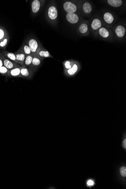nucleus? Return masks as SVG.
Wrapping results in <instances>:
<instances>
[{
  "label": "nucleus",
  "mask_w": 126,
  "mask_h": 189,
  "mask_svg": "<svg viewBox=\"0 0 126 189\" xmlns=\"http://www.w3.org/2000/svg\"><path fill=\"white\" fill-rule=\"evenodd\" d=\"M80 65L78 62L75 61L74 65L70 69L64 70L65 74L69 77H73L78 72L80 69Z\"/></svg>",
  "instance_id": "1"
},
{
  "label": "nucleus",
  "mask_w": 126,
  "mask_h": 189,
  "mask_svg": "<svg viewBox=\"0 0 126 189\" xmlns=\"http://www.w3.org/2000/svg\"><path fill=\"white\" fill-rule=\"evenodd\" d=\"M63 7L64 10L68 13H75L77 10L76 5L69 1L65 2L63 4Z\"/></svg>",
  "instance_id": "2"
},
{
  "label": "nucleus",
  "mask_w": 126,
  "mask_h": 189,
  "mask_svg": "<svg viewBox=\"0 0 126 189\" xmlns=\"http://www.w3.org/2000/svg\"><path fill=\"white\" fill-rule=\"evenodd\" d=\"M2 56L4 60V67H6L8 70H10L12 69L20 67L19 63L7 59V58L4 57L2 55Z\"/></svg>",
  "instance_id": "3"
},
{
  "label": "nucleus",
  "mask_w": 126,
  "mask_h": 189,
  "mask_svg": "<svg viewBox=\"0 0 126 189\" xmlns=\"http://www.w3.org/2000/svg\"><path fill=\"white\" fill-rule=\"evenodd\" d=\"M20 75L23 78L30 79L33 76V71L31 69L23 66L21 67Z\"/></svg>",
  "instance_id": "4"
},
{
  "label": "nucleus",
  "mask_w": 126,
  "mask_h": 189,
  "mask_svg": "<svg viewBox=\"0 0 126 189\" xmlns=\"http://www.w3.org/2000/svg\"><path fill=\"white\" fill-rule=\"evenodd\" d=\"M35 56L42 60L45 58L53 57L48 51L42 48L37 49Z\"/></svg>",
  "instance_id": "5"
},
{
  "label": "nucleus",
  "mask_w": 126,
  "mask_h": 189,
  "mask_svg": "<svg viewBox=\"0 0 126 189\" xmlns=\"http://www.w3.org/2000/svg\"><path fill=\"white\" fill-rule=\"evenodd\" d=\"M42 60V59H40L39 58L37 57L36 56H34V57L33 58L31 65L29 67L32 70L33 72L36 71L37 69L41 65Z\"/></svg>",
  "instance_id": "6"
},
{
  "label": "nucleus",
  "mask_w": 126,
  "mask_h": 189,
  "mask_svg": "<svg viewBox=\"0 0 126 189\" xmlns=\"http://www.w3.org/2000/svg\"><path fill=\"white\" fill-rule=\"evenodd\" d=\"M66 20L71 24H76L79 20L78 15L75 13H68L66 15Z\"/></svg>",
  "instance_id": "7"
},
{
  "label": "nucleus",
  "mask_w": 126,
  "mask_h": 189,
  "mask_svg": "<svg viewBox=\"0 0 126 189\" xmlns=\"http://www.w3.org/2000/svg\"><path fill=\"white\" fill-rule=\"evenodd\" d=\"M103 19L105 23L109 25L113 24L114 20V16L109 12H106L104 14Z\"/></svg>",
  "instance_id": "8"
},
{
  "label": "nucleus",
  "mask_w": 126,
  "mask_h": 189,
  "mask_svg": "<svg viewBox=\"0 0 126 189\" xmlns=\"http://www.w3.org/2000/svg\"><path fill=\"white\" fill-rule=\"evenodd\" d=\"M29 47L31 49V54L34 56H35L36 52L38 48V44L36 40L31 39L29 41Z\"/></svg>",
  "instance_id": "9"
},
{
  "label": "nucleus",
  "mask_w": 126,
  "mask_h": 189,
  "mask_svg": "<svg viewBox=\"0 0 126 189\" xmlns=\"http://www.w3.org/2000/svg\"><path fill=\"white\" fill-rule=\"evenodd\" d=\"M115 32L116 35L119 38H122L125 35L126 29L124 26L119 25L116 27Z\"/></svg>",
  "instance_id": "10"
},
{
  "label": "nucleus",
  "mask_w": 126,
  "mask_h": 189,
  "mask_svg": "<svg viewBox=\"0 0 126 189\" xmlns=\"http://www.w3.org/2000/svg\"><path fill=\"white\" fill-rule=\"evenodd\" d=\"M102 23L100 19L99 18H95L93 19L91 23V28L94 31H97L102 27Z\"/></svg>",
  "instance_id": "11"
},
{
  "label": "nucleus",
  "mask_w": 126,
  "mask_h": 189,
  "mask_svg": "<svg viewBox=\"0 0 126 189\" xmlns=\"http://www.w3.org/2000/svg\"><path fill=\"white\" fill-rule=\"evenodd\" d=\"M48 16L52 20L56 19L58 16V12L56 8L54 6L50 7L48 10Z\"/></svg>",
  "instance_id": "12"
},
{
  "label": "nucleus",
  "mask_w": 126,
  "mask_h": 189,
  "mask_svg": "<svg viewBox=\"0 0 126 189\" xmlns=\"http://www.w3.org/2000/svg\"><path fill=\"white\" fill-rule=\"evenodd\" d=\"M21 67L16 68L9 70L7 77H21L20 75Z\"/></svg>",
  "instance_id": "13"
},
{
  "label": "nucleus",
  "mask_w": 126,
  "mask_h": 189,
  "mask_svg": "<svg viewBox=\"0 0 126 189\" xmlns=\"http://www.w3.org/2000/svg\"><path fill=\"white\" fill-rule=\"evenodd\" d=\"M1 53L2 54L3 56L7 58V59L17 63V62L16 60V55L15 53H11V52H8L6 51H2Z\"/></svg>",
  "instance_id": "14"
},
{
  "label": "nucleus",
  "mask_w": 126,
  "mask_h": 189,
  "mask_svg": "<svg viewBox=\"0 0 126 189\" xmlns=\"http://www.w3.org/2000/svg\"><path fill=\"white\" fill-rule=\"evenodd\" d=\"M15 54L16 55V60L17 62V63H19V65L23 66L25 59L27 55H25L24 53H21V52Z\"/></svg>",
  "instance_id": "15"
},
{
  "label": "nucleus",
  "mask_w": 126,
  "mask_h": 189,
  "mask_svg": "<svg viewBox=\"0 0 126 189\" xmlns=\"http://www.w3.org/2000/svg\"><path fill=\"white\" fill-rule=\"evenodd\" d=\"M99 35L103 38H107L110 36V32L108 29L104 27H102L99 30Z\"/></svg>",
  "instance_id": "16"
},
{
  "label": "nucleus",
  "mask_w": 126,
  "mask_h": 189,
  "mask_svg": "<svg viewBox=\"0 0 126 189\" xmlns=\"http://www.w3.org/2000/svg\"><path fill=\"white\" fill-rule=\"evenodd\" d=\"M82 9L84 13L89 14L92 12V7L89 2H85L83 4Z\"/></svg>",
  "instance_id": "17"
},
{
  "label": "nucleus",
  "mask_w": 126,
  "mask_h": 189,
  "mask_svg": "<svg viewBox=\"0 0 126 189\" xmlns=\"http://www.w3.org/2000/svg\"><path fill=\"white\" fill-rule=\"evenodd\" d=\"M41 7V4L38 0H34L32 2L31 5L32 10L33 13H36L39 10Z\"/></svg>",
  "instance_id": "18"
},
{
  "label": "nucleus",
  "mask_w": 126,
  "mask_h": 189,
  "mask_svg": "<svg viewBox=\"0 0 126 189\" xmlns=\"http://www.w3.org/2000/svg\"><path fill=\"white\" fill-rule=\"evenodd\" d=\"M79 32L82 34H85L88 31V25L86 23H81L78 28Z\"/></svg>",
  "instance_id": "19"
},
{
  "label": "nucleus",
  "mask_w": 126,
  "mask_h": 189,
  "mask_svg": "<svg viewBox=\"0 0 126 189\" xmlns=\"http://www.w3.org/2000/svg\"><path fill=\"white\" fill-rule=\"evenodd\" d=\"M107 3L111 6L119 7L122 5V1L121 0H109L107 1Z\"/></svg>",
  "instance_id": "20"
},
{
  "label": "nucleus",
  "mask_w": 126,
  "mask_h": 189,
  "mask_svg": "<svg viewBox=\"0 0 126 189\" xmlns=\"http://www.w3.org/2000/svg\"><path fill=\"white\" fill-rule=\"evenodd\" d=\"M34 55L32 54H30L27 55L25 59L24 65L23 66L26 67H30L31 65L32 62L33 58L34 57Z\"/></svg>",
  "instance_id": "21"
},
{
  "label": "nucleus",
  "mask_w": 126,
  "mask_h": 189,
  "mask_svg": "<svg viewBox=\"0 0 126 189\" xmlns=\"http://www.w3.org/2000/svg\"><path fill=\"white\" fill-rule=\"evenodd\" d=\"M75 61L72 60H67L63 63L64 70L70 69L74 65Z\"/></svg>",
  "instance_id": "22"
},
{
  "label": "nucleus",
  "mask_w": 126,
  "mask_h": 189,
  "mask_svg": "<svg viewBox=\"0 0 126 189\" xmlns=\"http://www.w3.org/2000/svg\"><path fill=\"white\" fill-rule=\"evenodd\" d=\"M9 70L4 66L0 67V74L7 76Z\"/></svg>",
  "instance_id": "23"
},
{
  "label": "nucleus",
  "mask_w": 126,
  "mask_h": 189,
  "mask_svg": "<svg viewBox=\"0 0 126 189\" xmlns=\"http://www.w3.org/2000/svg\"><path fill=\"white\" fill-rule=\"evenodd\" d=\"M23 53L26 55L32 54L31 49L30 47L27 45H25L23 48Z\"/></svg>",
  "instance_id": "24"
},
{
  "label": "nucleus",
  "mask_w": 126,
  "mask_h": 189,
  "mask_svg": "<svg viewBox=\"0 0 126 189\" xmlns=\"http://www.w3.org/2000/svg\"><path fill=\"white\" fill-rule=\"evenodd\" d=\"M8 39L7 38H4L3 41L0 42V48H3L6 46L7 44Z\"/></svg>",
  "instance_id": "25"
},
{
  "label": "nucleus",
  "mask_w": 126,
  "mask_h": 189,
  "mask_svg": "<svg viewBox=\"0 0 126 189\" xmlns=\"http://www.w3.org/2000/svg\"><path fill=\"white\" fill-rule=\"evenodd\" d=\"M120 173L122 176L125 177L126 176V168L125 167H122L120 169Z\"/></svg>",
  "instance_id": "26"
},
{
  "label": "nucleus",
  "mask_w": 126,
  "mask_h": 189,
  "mask_svg": "<svg viewBox=\"0 0 126 189\" xmlns=\"http://www.w3.org/2000/svg\"><path fill=\"white\" fill-rule=\"evenodd\" d=\"M5 35V32H4V30L0 28V40L3 39Z\"/></svg>",
  "instance_id": "27"
},
{
  "label": "nucleus",
  "mask_w": 126,
  "mask_h": 189,
  "mask_svg": "<svg viewBox=\"0 0 126 189\" xmlns=\"http://www.w3.org/2000/svg\"><path fill=\"white\" fill-rule=\"evenodd\" d=\"M2 66H4L3 58L2 54L0 53V67H2Z\"/></svg>",
  "instance_id": "28"
},
{
  "label": "nucleus",
  "mask_w": 126,
  "mask_h": 189,
  "mask_svg": "<svg viewBox=\"0 0 126 189\" xmlns=\"http://www.w3.org/2000/svg\"><path fill=\"white\" fill-rule=\"evenodd\" d=\"M87 184L89 186H92L94 184V182L92 180H89L87 182Z\"/></svg>",
  "instance_id": "29"
},
{
  "label": "nucleus",
  "mask_w": 126,
  "mask_h": 189,
  "mask_svg": "<svg viewBox=\"0 0 126 189\" xmlns=\"http://www.w3.org/2000/svg\"><path fill=\"white\" fill-rule=\"evenodd\" d=\"M123 147L125 149L126 148V139H125V140L123 141Z\"/></svg>",
  "instance_id": "30"
}]
</instances>
